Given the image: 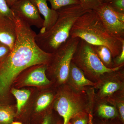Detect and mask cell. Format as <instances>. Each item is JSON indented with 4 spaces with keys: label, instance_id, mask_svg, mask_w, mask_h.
I'll return each mask as SVG.
<instances>
[{
    "label": "cell",
    "instance_id": "6da1fadb",
    "mask_svg": "<svg viewBox=\"0 0 124 124\" xmlns=\"http://www.w3.org/2000/svg\"><path fill=\"white\" fill-rule=\"evenodd\" d=\"M71 38H78L93 46H103L111 51L113 59L120 53L122 43L109 35L94 10L87 11L78 19L71 29Z\"/></svg>",
    "mask_w": 124,
    "mask_h": 124
},
{
    "label": "cell",
    "instance_id": "7a4b0ae2",
    "mask_svg": "<svg viewBox=\"0 0 124 124\" xmlns=\"http://www.w3.org/2000/svg\"><path fill=\"white\" fill-rule=\"evenodd\" d=\"M88 10L81 4L65 6L57 10L58 17L50 29L37 34L36 41L42 50L53 53L70 37L71 29L76 20Z\"/></svg>",
    "mask_w": 124,
    "mask_h": 124
},
{
    "label": "cell",
    "instance_id": "3957f363",
    "mask_svg": "<svg viewBox=\"0 0 124 124\" xmlns=\"http://www.w3.org/2000/svg\"><path fill=\"white\" fill-rule=\"evenodd\" d=\"M66 84L54 103L55 110L63 119V124H69L71 119L79 113H89L93 110L95 98L93 88L77 90Z\"/></svg>",
    "mask_w": 124,
    "mask_h": 124
},
{
    "label": "cell",
    "instance_id": "277c9868",
    "mask_svg": "<svg viewBox=\"0 0 124 124\" xmlns=\"http://www.w3.org/2000/svg\"><path fill=\"white\" fill-rule=\"evenodd\" d=\"M72 62L79 68L90 80L96 83L104 74L120 70L121 65L108 68L103 64L94 50L93 46L81 39Z\"/></svg>",
    "mask_w": 124,
    "mask_h": 124
},
{
    "label": "cell",
    "instance_id": "5b68a950",
    "mask_svg": "<svg viewBox=\"0 0 124 124\" xmlns=\"http://www.w3.org/2000/svg\"><path fill=\"white\" fill-rule=\"evenodd\" d=\"M81 39L69 37L52 55L46 64V71L51 72L60 85L66 84L72 58Z\"/></svg>",
    "mask_w": 124,
    "mask_h": 124
},
{
    "label": "cell",
    "instance_id": "8992f818",
    "mask_svg": "<svg viewBox=\"0 0 124 124\" xmlns=\"http://www.w3.org/2000/svg\"><path fill=\"white\" fill-rule=\"evenodd\" d=\"M110 35L117 38L124 37V14L113 9L104 3L94 10Z\"/></svg>",
    "mask_w": 124,
    "mask_h": 124
},
{
    "label": "cell",
    "instance_id": "52a82bcc",
    "mask_svg": "<svg viewBox=\"0 0 124 124\" xmlns=\"http://www.w3.org/2000/svg\"><path fill=\"white\" fill-rule=\"evenodd\" d=\"M120 70L105 73L95 83L94 88L98 91L95 93V99L105 100L116 92L124 90V73Z\"/></svg>",
    "mask_w": 124,
    "mask_h": 124
},
{
    "label": "cell",
    "instance_id": "ba28073f",
    "mask_svg": "<svg viewBox=\"0 0 124 124\" xmlns=\"http://www.w3.org/2000/svg\"><path fill=\"white\" fill-rule=\"evenodd\" d=\"M14 15L30 26L42 29L44 20L31 0H19L10 7Z\"/></svg>",
    "mask_w": 124,
    "mask_h": 124
},
{
    "label": "cell",
    "instance_id": "9c48e42d",
    "mask_svg": "<svg viewBox=\"0 0 124 124\" xmlns=\"http://www.w3.org/2000/svg\"><path fill=\"white\" fill-rule=\"evenodd\" d=\"M67 84L77 90H85L90 86L94 87L95 83L90 80L81 70L71 62Z\"/></svg>",
    "mask_w": 124,
    "mask_h": 124
},
{
    "label": "cell",
    "instance_id": "30bf717a",
    "mask_svg": "<svg viewBox=\"0 0 124 124\" xmlns=\"http://www.w3.org/2000/svg\"><path fill=\"white\" fill-rule=\"evenodd\" d=\"M16 38L14 19L0 15V41L13 48Z\"/></svg>",
    "mask_w": 124,
    "mask_h": 124
},
{
    "label": "cell",
    "instance_id": "8fae6325",
    "mask_svg": "<svg viewBox=\"0 0 124 124\" xmlns=\"http://www.w3.org/2000/svg\"><path fill=\"white\" fill-rule=\"evenodd\" d=\"M31 70L24 79L25 85L41 86L48 85L51 81L46 77V64H38L32 67Z\"/></svg>",
    "mask_w": 124,
    "mask_h": 124
},
{
    "label": "cell",
    "instance_id": "7c38bea8",
    "mask_svg": "<svg viewBox=\"0 0 124 124\" xmlns=\"http://www.w3.org/2000/svg\"><path fill=\"white\" fill-rule=\"evenodd\" d=\"M31 0L36 7L40 15L44 17V26L39 32H44L50 29L56 22L58 17L57 12L48 7L46 0Z\"/></svg>",
    "mask_w": 124,
    "mask_h": 124
},
{
    "label": "cell",
    "instance_id": "4fadbf2b",
    "mask_svg": "<svg viewBox=\"0 0 124 124\" xmlns=\"http://www.w3.org/2000/svg\"><path fill=\"white\" fill-rule=\"evenodd\" d=\"M93 108L98 117L105 119L119 118V113L115 106L104 100H96L94 98Z\"/></svg>",
    "mask_w": 124,
    "mask_h": 124
},
{
    "label": "cell",
    "instance_id": "5bb4252c",
    "mask_svg": "<svg viewBox=\"0 0 124 124\" xmlns=\"http://www.w3.org/2000/svg\"><path fill=\"white\" fill-rule=\"evenodd\" d=\"M93 46L95 53L105 66L109 68H115L112 54L107 47L103 46Z\"/></svg>",
    "mask_w": 124,
    "mask_h": 124
},
{
    "label": "cell",
    "instance_id": "9a60e30c",
    "mask_svg": "<svg viewBox=\"0 0 124 124\" xmlns=\"http://www.w3.org/2000/svg\"><path fill=\"white\" fill-rule=\"evenodd\" d=\"M124 90L118 91L104 100L112 104L117 108L119 119L124 124Z\"/></svg>",
    "mask_w": 124,
    "mask_h": 124
},
{
    "label": "cell",
    "instance_id": "2e32d148",
    "mask_svg": "<svg viewBox=\"0 0 124 124\" xmlns=\"http://www.w3.org/2000/svg\"><path fill=\"white\" fill-rule=\"evenodd\" d=\"M11 93L17 100V113L19 114L22 108L24 106L31 95V91L27 90H19L13 89Z\"/></svg>",
    "mask_w": 124,
    "mask_h": 124
},
{
    "label": "cell",
    "instance_id": "e0dca14e",
    "mask_svg": "<svg viewBox=\"0 0 124 124\" xmlns=\"http://www.w3.org/2000/svg\"><path fill=\"white\" fill-rule=\"evenodd\" d=\"M14 116V112L11 107L0 104V124H12Z\"/></svg>",
    "mask_w": 124,
    "mask_h": 124
},
{
    "label": "cell",
    "instance_id": "ac0fdd59",
    "mask_svg": "<svg viewBox=\"0 0 124 124\" xmlns=\"http://www.w3.org/2000/svg\"><path fill=\"white\" fill-rule=\"evenodd\" d=\"M52 93H46L42 94L38 99L36 104V111L40 112L46 109L51 103L54 99Z\"/></svg>",
    "mask_w": 124,
    "mask_h": 124
},
{
    "label": "cell",
    "instance_id": "d6986e66",
    "mask_svg": "<svg viewBox=\"0 0 124 124\" xmlns=\"http://www.w3.org/2000/svg\"><path fill=\"white\" fill-rule=\"evenodd\" d=\"M50 3L51 8L57 10L62 7L72 5L80 4L78 0H46Z\"/></svg>",
    "mask_w": 124,
    "mask_h": 124
},
{
    "label": "cell",
    "instance_id": "ffe728a7",
    "mask_svg": "<svg viewBox=\"0 0 124 124\" xmlns=\"http://www.w3.org/2000/svg\"><path fill=\"white\" fill-rule=\"evenodd\" d=\"M82 7L88 10H94L104 3L105 0H78Z\"/></svg>",
    "mask_w": 124,
    "mask_h": 124
},
{
    "label": "cell",
    "instance_id": "44dd1931",
    "mask_svg": "<svg viewBox=\"0 0 124 124\" xmlns=\"http://www.w3.org/2000/svg\"><path fill=\"white\" fill-rule=\"evenodd\" d=\"M0 15L14 19V16L6 0H0Z\"/></svg>",
    "mask_w": 124,
    "mask_h": 124
},
{
    "label": "cell",
    "instance_id": "7402d4cb",
    "mask_svg": "<svg viewBox=\"0 0 124 124\" xmlns=\"http://www.w3.org/2000/svg\"><path fill=\"white\" fill-rule=\"evenodd\" d=\"M89 121V113L83 112L72 118L69 122L70 124H88Z\"/></svg>",
    "mask_w": 124,
    "mask_h": 124
},
{
    "label": "cell",
    "instance_id": "603a6c76",
    "mask_svg": "<svg viewBox=\"0 0 124 124\" xmlns=\"http://www.w3.org/2000/svg\"><path fill=\"white\" fill-rule=\"evenodd\" d=\"M122 43L121 51L119 55L113 59L114 67L124 65V38H118Z\"/></svg>",
    "mask_w": 124,
    "mask_h": 124
},
{
    "label": "cell",
    "instance_id": "cb8c5ba5",
    "mask_svg": "<svg viewBox=\"0 0 124 124\" xmlns=\"http://www.w3.org/2000/svg\"><path fill=\"white\" fill-rule=\"evenodd\" d=\"M106 3L116 11L124 14V0H111Z\"/></svg>",
    "mask_w": 124,
    "mask_h": 124
},
{
    "label": "cell",
    "instance_id": "d4e9b609",
    "mask_svg": "<svg viewBox=\"0 0 124 124\" xmlns=\"http://www.w3.org/2000/svg\"><path fill=\"white\" fill-rule=\"evenodd\" d=\"M93 124H123L118 117L110 119L93 117Z\"/></svg>",
    "mask_w": 124,
    "mask_h": 124
},
{
    "label": "cell",
    "instance_id": "484cf974",
    "mask_svg": "<svg viewBox=\"0 0 124 124\" xmlns=\"http://www.w3.org/2000/svg\"><path fill=\"white\" fill-rule=\"evenodd\" d=\"M11 51L7 45L0 41V62H2L7 57Z\"/></svg>",
    "mask_w": 124,
    "mask_h": 124
},
{
    "label": "cell",
    "instance_id": "4316f807",
    "mask_svg": "<svg viewBox=\"0 0 124 124\" xmlns=\"http://www.w3.org/2000/svg\"><path fill=\"white\" fill-rule=\"evenodd\" d=\"M42 124H53V119L51 116L50 115L46 116L44 118Z\"/></svg>",
    "mask_w": 124,
    "mask_h": 124
},
{
    "label": "cell",
    "instance_id": "83f0119b",
    "mask_svg": "<svg viewBox=\"0 0 124 124\" xmlns=\"http://www.w3.org/2000/svg\"><path fill=\"white\" fill-rule=\"evenodd\" d=\"M89 121L88 124H93V112L90 111L89 113Z\"/></svg>",
    "mask_w": 124,
    "mask_h": 124
},
{
    "label": "cell",
    "instance_id": "f1b7e54d",
    "mask_svg": "<svg viewBox=\"0 0 124 124\" xmlns=\"http://www.w3.org/2000/svg\"><path fill=\"white\" fill-rule=\"evenodd\" d=\"M8 5L10 7H11L15 3L19 0H6Z\"/></svg>",
    "mask_w": 124,
    "mask_h": 124
},
{
    "label": "cell",
    "instance_id": "f546056e",
    "mask_svg": "<svg viewBox=\"0 0 124 124\" xmlns=\"http://www.w3.org/2000/svg\"><path fill=\"white\" fill-rule=\"evenodd\" d=\"M11 124H22L20 122H13Z\"/></svg>",
    "mask_w": 124,
    "mask_h": 124
},
{
    "label": "cell",
    "instance_id": "4dcf8cb0",
    "mask_svg": "<svg viewBox=\"0 0 124 124\" xmlns=\"http://www.w3.org/2000/svg\"><path fill=\"white\" fill-rule=\"evenodd\" d=\"M2 62H0V66L1 64V63Z\"/></svg>",
    "mask_w": 124,
    "mask_h": 124
},
{
    "label": "cell",
    "instance_id": "1f68e13d",
    "mask_svg": "<svg viewBox=\"0 0 124 124\" xmlns=\"http://www.w3.org/2000/svg\"><path fill=\"white\" fill-rule=\"evenodd\" d=\"M70 124V122H69V124Z\"/></svg>",
    "mask_w": 124,
    "mask_h": 124
}]
</instances>
